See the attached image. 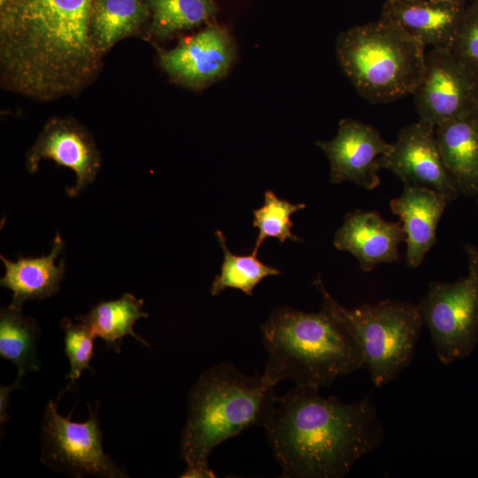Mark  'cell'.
Wrapping results in <instances>:
<instances>
[{
	"label": "cell",
	"instance_id": "cell-1",
	"mask_svg": "<svg viewBox=\"0 0 478 478\" xmlns=\"http://www.w3.org/2000/svg\"><path fill=\"white\" fill-rule=\"evenodd\" d=\"M93 0H9L0 9L5 89L37 100L74 95L96 78L101 53L90 33Z\"/></svg>",
	"mask_w": 478,
	"mask_h": 478
},
{
	"label": "cell",
	"instance_id": "cell-2",
	"mask_svg": "<svg viewBox=\"0 0 478 478\" xmlns=\"http://www.w3.org/2000/svg\"><path fill=\"white\" fill-rule=\"evenodd\" d=\"M263 426L286 478L344 477L384 438L369 397L345 403L310 387L278 397Z\"/></svg>",
	"mask_w": 478,
	"mask_h": 478
},
{
	"label": "cell",
	"instance_id": "cell-3",
	"mask_svg": "<svg viewBox=\"0 0 478 478\" xmlns=\"http://www.w3.org/2000/svg\"><path fill=\"white\" fill-rule=\"evenodd\" d=\"M274 386L264 374L249 376L227 362L204 371L189 395L181 437L187 468L181 477H215L208 465L212 451L243 430L265 424L278 397Z\"/></svg>",
	"mask_w": 478,
	"mask_h": 478
},
{
	"label": "cell",
	"instance_id": "cell-4",
	"mask_svg": "<svg viewBox=\"0 0 478 478\" xmlns=\"http://www.w3.org/2000/svg\"><path fill=\"white\" fill-rule=\"evenodd\" d=\"M261 337L267 352L263 374L274 384L289 380L320 389L364 368L353 340L322 309L304 312L279 307L261 325Z\"/></svg>",
	"mask_w": 478,
	"mask_h": 478
},
{
	"label": "cell",
	"instance_id": "cell-5",
	"mask_svg": "<svg viewBox=\"0 0 478 478\" xmlns=\"http://www.w3.org/2000/svg\"><path fill=\"white\" fill-rule=\"evenodd\" d=\"M426 48L397 22L382 16L342 32L335 53L362 97L386 103L413 94L424 73Z\"/></svg>",
	"mask_w": 478,
	"mask_h": 478
},
{
	"label": "cell",
	"instance_id": "cell-6",
	"mask_svg": "<svg viewBox=\"0 0 478 478\" xmlns=\"http://www.w3.org/2000/svg\"><path fill=\"white\" fill-rule=\"evenodd\" d=\"M312 283L321 295V309L353 340L376 387L388 384L411 364L424 326L418 304L387 299L350 309L328 293L320 275Z\"/></svg>",
	"mask_w": 478,
	"mask_h": 478
},
{
	"label": "cell",
	"instance_id": "cell-7",
	"mask_svg": "<svg viewBox=\"0 0 478 478\" xmlns=\"http://www.w3.org/2000/svg\"><path fill=\"white\" fill-rule=\"evenodd\" d=\"M467 274L454 282L430 281L418 304L438 359L468 357L478 343V246L465 245Z\"/></svg>",
	"mask_w": 478,
	"mask_h": 478
},
{
	"label": "cell",
	"instance_id": "cell-8",
	"mask_svg": "<svg viewBox=\"0 0 478 478\" xmlns=\"http://www.w3.org/2000/svg\"><path fill=\"white\" fill-rule=\"evenodd\" d=\"M85 422L72 421L60 415L57 404L50 400L42 423L41 462L56 472L74 477L92 475L106 478L127 477L126 471L104 451L97 409L89 405Z\"/></svg>",
	"mask_w": 478,
	"mask_h": 478
},
{
	"label": "cell",
	"instance_id": "cell-9",
	"mask_svg": "<svg viewBox=\"0 0 478 478\" xmlns=\"http://www.w3.org/2000/svg\"><path fill=\"white\" fill-rule=\"evenodd\" d=\"M478 68L451 49L426 53L422 79L413 92L417 112L433 127L476 112Z\"/></svg>",
	"mask_w": 478,
	"mask_h": 478
},
{
	"label": "cell",
	"instance_id": "cell-10",
	"mask_svg": "<svg viewBox=\"0 0 478 478\" xmlns=\"http://www.w3.org/2000/svg\"><path fill=\"white\" fill-rule=\"evenodd\" d=\"M236 56L235 45L222 27L211 24L159 54V64L170 80L193 89H204L222 79Z\"/></svg>",
	"mask_w": 478,
	"mask_h": 478
},
{
	"label": "cell",
	"instance_id": "cell-11",
	"mask_svg": "<svg viewBox=\"0 0 478 478\" xmlns=\"http://www.w3.org/2000/svg\"><path fill=\"white\" fill-rule=\"evenodd\" d=\"M316 144L328 159L332 183L351 181L368 190L380 185L378 172L384 169L391 143L374 127L343 119L334 138Z\"/></svg>",
	"mask_w": 478,
	"mask_h": 478
},
{
	"label": "cell",
	"instance_id": "cell-12",
	"mask_svg": "<svg viewBox=\"0 0 478 478\" xmlns=\"http://www.w3.org/2000/svg\"><path fill=\"white\" fill-rule=\"evenodd\" d=\"M384 169L396 174L404 186L427 188L451 201L460 193L441 158L435 127L421 120L399 131L385 157Z\"/></svg>",
	"mask_w": 478,
	"mask_h": 478
},
{
	"label": "cell",
	"instance_id": "cell-13",
	"mask_svg": "<svg viewBox=\"0 0 478 478\" xmlns=\"http://www.w3.org/2000/svg\"><path fill=\"white\" fill-rule=\"evenodd\" d=\"M42 159H51L74 172L76 183L66 189L69 197L77 196L93 182L101 166L100 153L89 133L67 118H53L45 124L27 153V170L35 173Z\"/></svg>",
	"mask_w": 478,
	"mask_h": 478
},
{
	"label": "cell",
	"instance_id": "cell-14",
	"mask_svg": "<svg viewBox=\"0 0 478 478\" xmlns=\"http://www.w3.org/2000/svg\"><path fill=\"white\" fill-rule=\"evenodd\" d=\"M405 240L400 220H385L377 212H349L336 231L334 245L353 255L360 268L371 272L378 265L397 262L398 246Z\"/></svg>",
	"mask_w": 478,
	"mask_h": 478
},
{
	"label": "cell",
	"instance_id": "cell-15",
	"mask_svg": "<svg viewBox=\"0 0 478 478\" xmlns=\"http://www.w3.org/2000/svg\"><path fill=\"white\" fill-rule=\"evenodd\" d=\"M450 202L435 190L412 186H404L401 195L390 201V209L399 216L405 233L409 267L417 268L435 244L438 222Z\"/></svg>",
	"mask_w": 478,
	"mask_h": 478
},
{
	"label": "cell",
	"instance_id": "cell-16",
	"mask_svg": "<svg viewBox=\"0 0 478 478\" xmlns=\"http://www.w3.org/2000/svg\"><path fill=\"white\" fill-rule=\"evenodd\" d=\"M465 13L462 6L416 0L386 2L382 16L397 22L426 47L451 49Z\"/></svg>",
	"mask_w": 478,
	"mask_h": 478
},
{
	"label": "cell",
	"instance_id": "cell-17",
	"mask_svg": "<svg viewBox=\"0 0 478 478\" xmlns=\"http://www.w3.org/2000/svg\"><path fill=\"white\" fill-rule=\"evenodd\" d=\"M443 162L460 193L478 197V112L435 127Z\"/></svg>",
	"mask_w": 478,
	"mask_h": 478
},
{
	"label": "cell",
	"instance_id": "cell-18",
	"mask_svg": "<svg viewBox=\"0 0 478 478\" xmlns=\"http://www.w3.org/2000/svg\"><path fill=\"white\" fill-rule=\"evenodd\" d=\"M64 242L58 233L52 241L49 255L39 258L19 257L11 261L0 255L5 273L0 280L2 287L12 291L11 305L22 308L27 300H41L54 296L59 291L65 276V261L56 265L55 261L64 249Z\"/></svg>",
	"mask_w": 478,
	"mask_h": 478
},
{
	"label": "cell",
	"instance_id": "cell-19",
	"mask_svg": "<svg viewBox=\"0 0 478 478\" xmlns=\"http://www.w3.org/2000/svg\"><path fill=\"white\" fill-rule=\"evenodd\" d=\"M143 305L142 298L125 293L119 299L98 303L75 320L87 326L96 337L101 338L108 349L120 353L126 335H132L139 343L150 346L134 331L137 320L149 317V313L143 311Z\"/></svg>",
	"mask_w": 478,
	"mask_h": 478
},
{
	"label": "cell",
	"instance_id": "cell-20",
	"mask_svg": "<svg viewBox=\"0 0 478 478\" xmlns=\"http://www.w3.org/2000/svg\"><path fill=\"white\" fill-rule=\"evenodd\" d=\"M149 16L146 0H93L90 33L98 51L103 54L133 35Z\"/></svg>",
	"mask_w": 478,
	"mask_h": 478
},
{
	"label": "cell",
	"instance_id": "cell-21",
	"mask_svg": "<svg viewBox=\"0 0 478 478\" xmlns=\"http://www.w3.org/2000/svg\"><path fill=\"white\" fill-rule=\"evenodd\" d=\"M39 335L38 322L24 315L22 308L10 305L1 309L0 356L17 366L18 376L40 369L36 354Z\"/></svg>",
	"mask_w": 478,
	"mask_h": 478
},
{
	"label": "cell",
	"instance_id": "cell-22",
	"mask_svg": "<svg viewBox=\"0 0 478 478\" xmlns=\"http://www.w3.org/2000/svg\"><path fill=\"white\" fill-rule=\"evenodd\" d=\"M146 3L151 16L150 32L158 38L197 27L217 12L213 0H146Z\"/></svg>",
	"mask_w": 478,
	"mask_h": 478
},
{
	"label": "cell",
	"instance_id": "cell-23",
	"mask_svg": "<svg viewBox=\"0 0 478 478\" xmlns=\"http://www.w3.org/2000/svg\"><path fill=\"white\" fill-rule=\"evenodd\" d=\"M219 244L223 251L220 273L217 274L210 287L212 296H218L228 288L252 296L254 288L266 277L279 275L281 271L262 263L257 255H236L231 252L226 238L220 230L215 232Z\"/></svg>",
	"mask_w": 478,
	"mask_h": 478
},
{
	"label": "cell",
	"instance_id": "cell-24",
	"mask_svg": "<svg viewBox=\"0 0 478 478\" xmlns=\"http://www.w3.org/2000/svg\"><path fill=\"white\" fill-rule=\"evenodd\" d=\"M305 208V204H293L279 198L272 190L266 191L263 205L253 210V226L258 229V233L251 253L257 255L265 240L270 237L277 238L281 243L286 240L300 241L291 233L293 222L290 217Z\"/></svg>",
	"mask_w": 478,
	"mask_h": 478
},
{
	"label": "cell",
	"instance_id": "cell-25",
	"mask_svg": "<svg viewBox=\"0 0 478 478\" xmlns=\"http://www.w3.org/2000/svg\"><path fill=\"white\" fill-rule=\"evenodd\" d=\"M60 326L64 331L65 353L70 363V370L66 378L74 384L84 370H90V361L94 355L96 335L82 323L74 324L69 318H64Z\"/></svg>",
	"mask_w": 478,
	"mask_h": 478
},
{
	"label": "cell",
	"instance_id": "cell-26",
	"mask_svg": "<svg viewBox=\"0 0 478 478\" xmlns=\"http://www.w3.org/2000/svg\"><path fill=\"white\" fill-rule=\"evenodd\" d=\"M451 50L478 68V6L475 4L466 10Z\"/></svg>",
	"mask_w": 478,
	"mask_h": 478
},
{
	"label": "cell",
	"instance_id": "cell-27",
	"mask_svg": "<svg viewBox=\"0 0 478 478\" xmlns=\"http://www.w3.org/2000/svg\"><path fill=\"white\" fill-rule=\"evenodd\" d=\"M21 377L18 376L14 383L9 386H1L0 388V422L1 425L6 423L9 419L7 414V406L10 401L11 392L19 387Z\"/></svg>",
	"mask_w": 478,
	"mask_h": 478
},
{
	"label": "cell",
	"instance_id": "cell-28",
	"mask_svg": "<svg viewBox=\"0 0 478 478\" xmlns=\"http://www.w3.org/2000/svg\"><path fill=\"white\" fill-rule=\"evenodd\" d=\"M428 1L436 3V4H441L462 6V3L464 0H428Z\"/></svg>",
	"mask_w": 478,
	"mask_h": 478
},
{
	"label": "cell",
	"instance_id": "cell-29",
	"mask_svg": "<svg viewBox=\"0 0 478 478\" xmlns=\"http://www.w3.org/2000/svg\"><path fill=\"white\" fill-rule=\"evenodd\" d=\"M397 1H416V0H387V2H397Z\"/></svg>",
	"mask_w": 478,
	"mask_h": 478
},
{
	"label": "cell",
	"instance_id": "cell-30",
	"mask_svg": "<svg viewBox=\"0 0 478 478\" xmlns=\"http://www.w3.org/2000/svg\"><path fill=\"white\" fill-rule=\"evenodd\" d=\"M476 112H478V94H477V101H476Z\"/></svg>",
	"mask_w": 478,
	"mask_h": 478
},
{
	"label": "cell",
	"instance_id": "cell-31",
	"mask_svg": "<svg viewBox=\"0 0 478 478\" xmlns=\"http://www.w3.org/2000/svg\"><path fill=\"white\" fill-rule=\"evenodd\" d=\"M474 4L478 6V0Z\"/></svg>",
	"mask_w": 478,
	"mask_h": 478
},
{
	"label": "cell",
	"instance_id": "cell-32",
	"mask_svg": "<svg viewBox=\"0 0 478 478\" xmlns=\"http://www.w3.org/2000/svg\"><path fill=\"white\" fill-rule=\"evenodd\" d=\"M477 199H478V197H477Z\"/></svg>",
	"mask_w": 478,
	"mask_h": 478
}]
</instances>
